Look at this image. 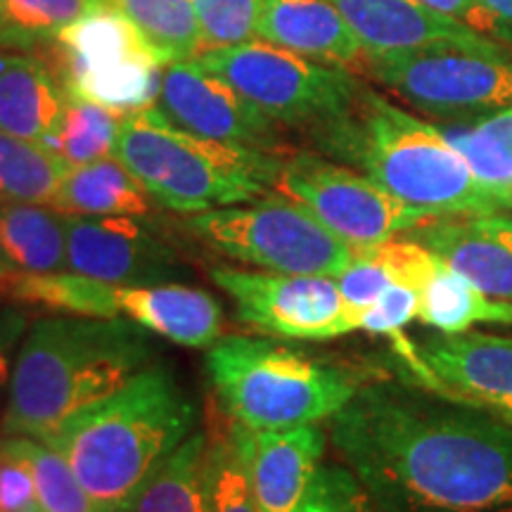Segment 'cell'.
I'll return each instance as SVG.
<instances>
[{
  "mask_svg": "<svg viewBox=\"0 0 512 512\" xmlns=\"http://www.w3.org/2000/svg\"><path fill=\"white\" fill-rule=\"evenodd\" d=\"M67 171L41 143L0 131V204H50Z\"/></svg>",
  "mask_w": 512,
  "mask_h": 512,
  "instance_id": "obj_30",
  "label": "cell"
},
{
  "mask_svg": "<svg viewBox=\"0 0 512 512\" xmlns=\"http://www.w3.org/2000/svg\"><path fill=\"white\" fill-rule=\"evenodd\" d=\"M64 86L34 55L0 48V131L43 143L60 124Z\"/></svg>",
  "mask_w": 512,
  "mask_h": 512,
  "instance_id": "obj_21",
  "label": "cell"
},
{
  "mask_svg": "<svg viewBox=\"0 0 512 512\" xmlns=\"http://www.w3.org/2000/svg\"><path fill=\"white\" fill-rule=\"evenodd\" d=\"M273 190L302 204L354 249L382 245L430 221L361 171L318 152H285L275 171Z\"/></svg>",
  "mask_w": 512,
  "mask_h": 512,
  "instance_id": "obj_11",
  "label": "cell"
},
{
  "mask_svg": "<svg viewBox=\"0 0 512 512\" xmlns=\"http://www.w3.org/2000/svg\"><path fill=\"white\" fill-rule=\"evenodd\" d=\"M330 441L387 512H512V425L458 396L363 384Z\"/></svg>",
  "mask_w": 512,
  "mask_h": 512,
  "instance_id": "obj_1",
  "label": "cell"
},
{
  "mask_svg": "<svg viewBox=\"0 0 512 512\" xmlns=\"http://www.w3.org/2000/svg\"><path fill=\"white\" fill-rule=\"evenodd\" d=\"M195 60L228 81L275 124L299 128L306 136L342 117L361 86L349 69L316 62L268 41L214 48Z\"/></svg>",
  "mask_w": 512,
  "mask_h": 512,
  "instance_id": "obj_8",
  "label": "cell"
},
{
  "mask_svg": "<svg viewBox=\"0 0 512 512\" xmlns=\"http://www.w3.org/2000/svg\"><path fill=\"white\" fill-rule=\"evenodd\" d=\"M256 36L311 60L361 72L368 53L330 0H261Z\"/></svg>",
  "mask_w": 512,
  "mask_h": 512,
  "instance_id": "obj_19",
  "label": "cell"
},
{
  "mask_svg": "<svg viewBox=\"0 0 512 512\" xmlns=\"http://www.w3.org/2000/svg\"><path fill=\"white\" fill-rule=\"evenodd\" d=\"M12 273H17V268L12 266V261L8 259V254H5L3 242H0V285H3Z\"/></svg>",
  "mask_w": 512,
  "mask_h": 512,
  "instance_id": "obj_41",
  "label": "cell"
},
{
  "mask_svg": "<svg viewBox=\"0 0 512 512\" xmlns=\"http://www.w3.org/2000/svg\"><path fill=\"white\" fill-rule=\"evenodd\" d=\"M403 235L430 249L482 292L512 302V216L496 211L430 219Z\"/></svg>",
  "mask_w": 512,
  "mask_h": 512,
  "instance_id": "obj_17",
  "label": "cell"
},
{
  "mask_svg": "<svg viewBox=\"0 0 512 512\" xmlns=\"http://www.w3.org/2000/svg\"><path fill=\"white\" fill-rule=\"evenodd\" d=\"M98 5L105 0H0V48L31 50L55 43Z\"/></svg>",
  "mask_w": 512,
  "mask_h": 512,
  "instance_id": "obj_31",
  "label": "cell"
},
{
  "mask_svg": "<svg viewBox=\"0 0 512 512\" xmlns=\"http://www.w3.org/2000/svg\"><path fill=\"white\" fill-rule=\"evenodd\" d=\"M34 472L41 512H98L72 465L57 448L31 437H12Z\"/></svg>",
  "mask_w": 512,
  "mask_h": 512,
  "instance_id": "obj_32",
  "label": "cell"
},
{
  "mask_svg": "<svg viewBox=\"0 0 512 512\" xmlns=\"http://www.w3.org/2000/svg\"><path fill=\"white\" fill-rule=\"evenodd\" d=\"M200 408L176 375L150 366L69 418L46 444L62 453L98 512H126L147 477L192 432Z\"/></svg>",
  "mask_w": 512,
  "mask_h": 512,
  "instance_id": "obj_4",
  "label": "cell"
},
{
  "mask_svg": "<svg viewBox=\"0 0 512 512\" xmlns=\"http://www.w3.org/2000/svg\"><path fill=\"white\" fill-rule=\"evenodd\" d=\"M418 3L427 5V8L439 12V15H444L448 19H456V22L465 24V27L477 31V34L503 43L496 19L484 8L482 0H418Z\"/></svg>",
  "mask_w": 512,
  "mask_h": 512,
  "instance_id": "obj_39",
  "label": "cell"
},
{
  "mask_svg": "<svg viewBox=\"0 0 512 512\" xmlns=\"http://www.w3.org/2000/svg\"><path fill=\"white\" fill-rule=\"evenodd\" d=\"M209 432H192L147 477L126 512H207Z\"/></svg>",
  "mask_w": 512,
  "mask_h": 512,
  "instance_id": "obj_25",
  "label": "cell"
},
{
  "mask_svg": "<svg viewBox=\"0 0 512 512\" xmlns=\"http://www.w3.org/2000/svg\"><path fill=\"white\" fill-rule=\"evenodd\" d=\"M192 3L200 19L202 53L238 46L256 36L261 0H192Z\"/></svg>",
  "mask_w": 512,
  "mask_h": 512,
  "instance_id": "obj_34",
  "label": "cell"
},
{
  "mask_svg": "<svg viewBox=\"0 0 512 512\" xmlns=\"http://www.w3.org/2000/svg\"><path fill=\"white\" fill-rule=\"evenodd\" d=\"M477 181L512 209V102L472 124L439 126Z\"/></svg>",
  "mask_w": 512,
  "mask_h": 512,
  "instance_id": "obj_26",
  "label": "cell"
},
{
  "mask_svg": "<svg viewBox=\"0 0 512 512\" xmlns=\"http://www.w3.org/2000/svg\"><path fill=\"white\" fill-rule=\"evenodd\" d=\"M211 283L235 306L252 330L299 342H328L358 330L356 313L344 302L332 275H292L214 266Z\"/></svg>",
  "mask_w": 512,
  "mask_h": 512,
  "instance_id": "obj_12",
  "label": "cell"
},
{
  "mask_svg": "<svg viewBox=\"0 0 512 512\" xmlns=\"http://www.w3.org/2000/svg\"><path fill=\"white\" fill-rule=\"evenodd\" d=\"M64 93L67 98H64L60 124L41 145L60 157L69 169L112 157L124 114L81 98L67 88Z\"/></svg>",
  "mask_w": 512,
  "mask_h": 512,
  "instance_id": "obj_28",
  "label": "cell"
},
{
  "mask_svg": "<svg viewBox=\"0 0 512 512\" xmlns=\"http://www.w3.org/2000/svg\"><path fill=\"white\" fill-rule=\"evenodd\" d=\"M152 337L128 318H36L12 366L0 432L46 441L150 368Z\"/></svg>",
  "mask_w": 512,
  "mask_h": 512,
  "instance_id": "obj_2",
  "label": "cell"
},
{
  "mask_svg": "<svg viewBox=\"0 0 512 512\" xmlns=\"http://www.w3.org/2000/svg\"><path fill=\"white\" fill-rule=\"evenodd\" d=\"M420 316V292L411 285L394 283L380 294V299L361 313L358 330H366L370 335L399 337L403 328L411 325Z\"/></svg>",
  "mask_w": 512,
  "mask_h": 512,
  "instance_id": "obj_36",
  "label": "cell"
},
{
  "mask_svg": "<svg viewBox=\"0 0 512 512\" xmlns=\"http://www.w3.org/2000/svg\"><path fill=\"white\" fill-rule=\"evenodd\" d=\"M328 434L320 425L292 430H249V475L259 512H297L318 465Z\"/></svg>",
  "mask_w": 512,
  "mask_h": 512,
  "instance_id": "obj_18",
  "label": "cell"
},
{
  "mask_svg": "<svg viewBox=\"0 0 512 512\" xmlns=\"http://www.w3.org/2000/svg\"><path fill=\"white\" fill-rule=\"evenodd\" d=\"M415 377L512 425V337L491 332L439 335L415 342Z\"/></svg>",
  "mask_w": 512,
  "mask_h": 512,
  "instance_id": "obj_15",
  "label": "cell"
},
{
  "mask_svg": "<svg viewBox=\"0 0 512 512\" xmlns=\"http://www.w3.org/2000/svg\"><path fill=\"white\" fill-rule=\"evenodd\" d=\"M204 363L223 413L254 432L320 425L363 387L349 368L271 337H219Z\"/></svg>",
  "mask_w": 512,
  "mask_h": 512,
  "instance_id": "obj_6",
  "label": "cell"
},
{
  "mask_svg": "<svg viewBox=\"0 0 512 512\" xmlns=\"http://www.w3.org/2000/svg\"><path fill=\"white\" fill-rule=\"evenodd\" d=\"M157 107L176 126L197 136L273 155L290 152L283 126L197 60L171 62L166 67Z\"/></svg>",
  "mask_w": 512,
  "mask_h": 512,
  "instance_id": "obj_13",
  "label": "cell"
},
{
  "mask_svg": "<svg viewBox=\"0 0 512 512\" xmlns=\"http://www.w3.org/2000/svg\"><path fill=\"white\" fill-rule=\"evenodd\" d=\"M50 207L64 216H143L155 200L117 157L74 166L64 174Z\"/></svg>",
  "mask_w": 512,
  "mask_h": 512,
  "instance_id": "obj_22",
  "label": "cell"
},
{
  "mask_svg": "<svg viewBox=\"0 0 512 512\" xmlns=\"http://www.w3.org/2000/svg\"><path fill=\"white\" fill-rule=\"evenodd\" d=\"M112 5L136 24L164 67L202 53L200 19L192 0H114Z\"/></svg>",
  "mask_w": 512,
  "mask_h": 512,
  "instance_id": "obj_29",
  "label": "cell"
},
{
  "mask_svg": "<svg viewBox=\"0 0 512 512\" xmlns=\"http://www.w3.org/2000/svg\"><path fill=\"white\" fill-rule=\"evenodd\" d=\"M335 280L344 302L356 313V318H361V313L370 309L380 299V294L396 283V275L375 245L356 249L354 261L335 275Z\"/></svg>",
  "mask_w": 512,
  "mask_h": 512,
  "instance_id": "obj_35",
  "label": "cell"
},
{
  "mask_svg": "<svg viewBox=\"0 0 512 512\" xmlns=\"http://www.w3.org/2000/svg\"><path fill=\"white\" fill-rule=\"evenodd\" d=\"M358 74L432 119H482L512 102L510 48L368 55Z\"/></svg>",
  "mask_w": 512,
  "mask_h": 512,
  "instance_id": "obj_9",
  "label": "cell"
},
{
  "mask_svg": "<svg viewBox=\"0 0 512 512\" xmlns=\"http://www.w3.org/2000/svg\"><path fill=\"white\" fill-rule=\"evenodd\" d=\"M69 271L112 285L181 283L185 264L143 216H67Z\"/></svg>",
  "mask_w": 512,
  "mask_h": 512,
  "instance_id": "obj_14",
  "label": "cell"
},
{
  "mask_svg": "<svg viewBox=\"0 0 512 512\" xmlns=\"http://www.w3.org/2000/svg\"><path fill=\"white\" fill-rule=\"evenodd\" d=\"M31 323H34L31 309L0 299V394L8 389L17 351L22 347V339L29 332Z\"/></svg>",
  "mask_w": 512,
  "mask_h": 512,
  "instance_id": "obj_38",
  "label": "cell"
},
{
  "mask_svg": "<svg viewBox=\"0 0 512 512\" xmlns=\"http://www.w3.org/2000/svg\"><path fill=\"white\" fill-rule=\"evenodd\" d=\"M105 3H110V5H112V3H114V0H105Z\"/></svg>",
  "mask_w": 512,
  "mask_h": 512,
  "instance_id": "obj_42",
  "label": "cell"
},
{
  "mask_svg": "<svg viewBox=\"0 0 512 512\" xmlns=\"http://www.w3.org/2000/svg\"><path fill=\"white\" fill-rule=\"evenodd\" d=\"M482 5L496 19L501 41L512 48V0H482Z\"/></svg>",
  "mask_w": 512,
  "mask_h": 512,
  "instance_id": "obj_40",
  "label": "cell"
},
{
  "mask_svg": "<svg viewBox=\"0 0 512 512\" xmlns=\"http://www.w3.org/2000/svg\"><path fill=\"white\" fill-rule=\"evenodd\" d=\"M0 242L17 273L69 271L67 216L50 204H0Z\"/></svg>",
  "mask_w": 512,
  "mask_h": 512,
  "instance_id": "obj_24",
  "label": "cell"
},
{
  "mask_svg": "<svg viewBox=\"0 0 512 512\" xmlns=\"http://www.w3.org/2000/svg\"><path fill=\"white\" fill-rule=\"evenodd\" d=\"M62 86L119 114L155 105L164 62L117 5H98L57 36Z\"/></svg>",
  "mask_w": 512,
  "mask_h": 512,
  "instance_id": "obj_10",
  "label": "cell"
},
{
  "mask_svg": "<svg viewBox=\"0 0 512 512\" xmlns=\"http://www.w3.org/2000/svg\"><path fill=\"white\" fill-rule=\"evenodd\" d=\"M418 318L441 335H463L472 325H512V302L482 292L439 259L420 290Z\"/></svg>",
  "mask_w": 512,
  "mask_h": 512,
  "instance_id": "obj_23",
  "label": "cell"
},
{
  "mask_svg": "<svg viewBox=\"0 0 512 512\" xmlns=\"http://www.w3.org/2000/svg\"><path fill=\"white\" fill-rule=\"evenodd\" d=\"M368 55H399L432 48L498 50L503 43L448 19L418 0H330Z\"/></svg>",
  "mask_w": 512,
  "mask_h": 512,
  "instance_id": "obj_16",
  "label": "cell"
},
{
  "mask_svg": "<svg viewBox=\"0 0 512 512\" xmlns=\"http://www.w3.org/2000/svg\"><path fill=\"white\" fill-rule=\"evenodd\" d=\"M185 233L211 252L268 273L339 275L354 261L356 249L337 238L302 204L283 195H266L192 214Z\"/></svg>",
  "mask_w": 512,
  "mask_h": 512,
  "instance_id": "obj_7",
  "label": "cell"
},
{
  "mask_svg": "<svg viewBox=\"0 0 512 512\" xmlns=\"http://www.w3.org/2000/svg\"><path fill=\"white\" fill-rule=\"evenodd\" d=\"M114 157L159 207L188 216L271 195L283 159L185 131L157 105L121 117Z\"/></svg>",
  "mask_w": 512,
  "mask_h": 512,
  "instance_id": "obj_5",
  "label": "cell"
},
{
  "mask_svg": "<svg viewBox=\"0 0 512 512\" xmlns=\"http://www.w3.org/2000/svg\"><path fill=\"white\" fill-rule=\"evenodd\" d=\"M309 138L318 155L361 171L425 219L510 209L477 181L439 126L413 117L363 81L349 110Z\"/></svg>",
  "mask_w": 512,
  "mask_h": 512,
  "instance_id": "obj_3",
  "label": "cell"
},
{
  "mask_svg": "<svg viewBox=\"0 0 512 512\" xmlns=\"http://www.w3.org/2000/svg\"><path fill=\"white\" fill-rule=\"evenodd\" d=\"M119 316L178 347L209 349L223 330V309L214 294L181 283L119 285Z\"/></svg>",
  "mask_w": 512,
  "mask_h": 512,
  "instance_id": "obj_20",
  "label": "cell"
},
{
  "mask_svg": "<svg viewBox=\"0 0 512 512\" xmlns=\"http://www.w3.org/2000/svg\"><path fill=\"white\" fill-rule=\"evenodd\" d=\"M0 512H41L34 472L8 434L0 437Z\"/></svg>",
  "mask_w": 512,
  "mask_h": 512,
  "instance_id": "obj_37",
  "label": "cell"
},
{
  "mask_svg": "<svg viewBox=\"0 0 512 512\" xmlns=\"http://www.w3.org/2000/svg\"><path fill=\"white\" fill-rule=\"evenodd\" d=\"M297 512H387L347 465L320 463Z\"/></svg>",
  "mask_w": 512,
  "mask_h": 512,
  "instance_id": "obj_33",
  "label": "cell"
},
{
  "mask_svg": "<svg viewBox=\"0 0 512 512\" xmlns=\"http://www.w3.org/2000/svg\"><path fill=\"white\" fill-rule=\"evenodd\" d=\"M207 432V512H259L249 475V430L228 418L211 422Z\"/></svg>",
  "mask_w": 512,
  "mask_h": 512,
  "instance_id": "obj_27",
  "label": "cell"
}]
</instances>
